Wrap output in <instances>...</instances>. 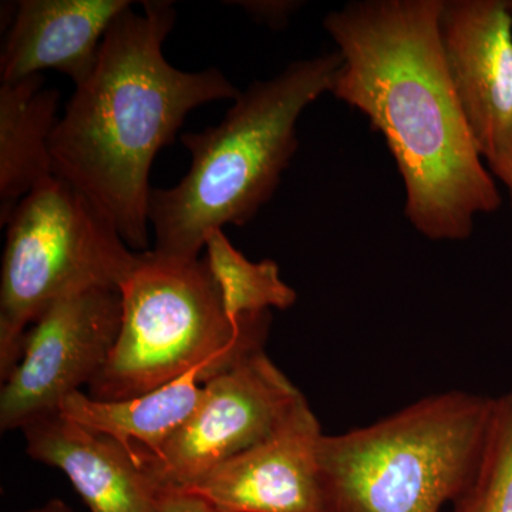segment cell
Instances as JSON below:
<instances>
[{
  "mask_svg": "<svg viewBox=\"0 0 512 512\" xmlns=\"http://www.w3.org/2000/svg\"><path fill=\"white\" fill-rule=\"evenodd\" d=\"M444 0H360L323 19L342 56L330 93L365 114L402 175L423 237L464 241L503 197L458 103L441 36Z\"/></svg>",
  "mask_w": 512,
  "mask_h": 512,
  "instance_id": "1",
  "label": "cell"
},
{
  "mask_svg": "<svg viewBox=\"0 0 512 512\" xmlns=\"http://www.w3.org/2000/svg\"><path fill=\"white\" fill-rule=\"evenodd\" d=\"M175 20L168 0L120 13L50 138L53 175L96 204L128 247L146 252L158 151L174 143L192 110L241 94L215 67L184 72L167 62L163 45Z\"/></svg>",
  "mask_w": 512,
  "mask_h": 512,
  "instance_id": "2",
  "label": "cell"
},
{
  "mask_svg": "<svg viewBox=\"0 0 512 512\" xmlns=\"http://www.w3.org/2000/svg\"><path fill=\"white\" fill-rule=\"evenodd\" d=\"M340 64L338 50L289 63L241 92L218 126L181 136L191 167L174 187L151 191L153 254L195 261L212 232L258 214L298 150L299 117L330 93Z\"/></svg>",
  "mask_w": 512,
  "mask_h": 512,
  "instance_id": "3",
  "label": "cell"
},
{
  "mask_svg": "<svg viewBox=\"0 0 512 512\" xmlns=\"http://www.w3.org/2000/svg\"><path fill=\"white\" fill-rule=\"evenodd\" d=\"M494 397L431 394L384 419L319 439L325 512H440L476 477Z\"/></svg>",
  "mask_w": 512,
  "mask_h": 512,
  "instance_id": "4",
  "label": "cell"
},
{
  "mask_svg": "<svg viewBox=\"0 0 512 512\" xmlns=\"http://www.w3.org/2000/svg\"><path fill=\"white\" fill-rule=\"evenodd\" d=\"M120 293L119 338L90 383L93 399H134L192 372L204 384L264 349L271 312L232 322L205 259L174 261L143 252Z\"/></svg>",
  "mask_w": 512,
  "mask_h": 512,
  "instance_id": "5",
  "label": "cell"
},
{
  "mask_svg": "<svg viewBox=\"0 0 512 512\" xmlns=\"http://www.w3.org/2000/svg\"><path fill=\"white\" fill-rule=\"evenodd\" d=\"M86 195L47 178L6 222L0 274V379L18 366L29 326L50 303L96 288L120 289L140 262Z\"/></svg>",
  "mask_w": 512,
  "mask_h": 512,
  "instance_id": "6",
  "label": "cell"
},
{
  "mask_svg": "<svg viewBox=\"0 0 512 512\" xmlns=\"http://www.w3.org/2000/svg\"><path fill=\"white\" fill-rule=\"evenodd\" d=\"M205 397L156 453L133 450L158 490L184 491L225 461L264 441L305 396L264 349L204 383Z\"/></svg>",
  "mask_w": 512,
  "mask_h": 512,
  "instance_id": "7",
  "label": "cell"
},
{
  "mask_svg": "<svg viewBox=\"0 0 512 512\" xmlns=\"http://www.w3.org/2000/svg\"><path fill=\"white\" fill-rule=\"evenodd\" d=\"M121 320L120 289H89L50 303L30 326L22 359L2 384L0 430H25L89 387L116 346Z\"/></svg>",
  "mask_w": 512,
  "mask_h": 512,
  "instance_id": "8",
  "label": "cell"
},
{
  "mask_svg": "<svg viewBox=\"0 0 512 512\" xmlns=\"http://www.w3.org/2000/svg\"><path fill=\"white\" fill-rule=\"evenodd\" d=\"M441 36L471 137L494 178L512 181V15L507 0H444Z\"/></svg>",
  "mask_w": 512,
  "mask_h": 512,
  "instance_id": "9",
  "label": "cell"
},
{
  "mask_svg": "<svg viewBox=\"0 0 512 512\" xmlns=\"http://www.w3.org/2000/svg\"><path fill=\"white\" fill-rule=\"evenodd\" d=\"M322 434L303 399L271 436L181 493L218 512H325L316 457Z\"/></svg>",
  "mask_w": 512,
  "mask_h": 512,
  "instance_id": "10",
  "label": "cell"
},
{
  "mask_svg": "<svg viewBox=\"0 0 512 512\" xmlns=\"http://www.w3.org/2000/svg\"><path fill=\"white\" fill-rule=\"evenodd\" d=\"M128 8V0H20L0 53L2 83L55 69L80 86L111 23Z\"/></svg>",
  "mask_w": 512,
  "mask_h": 512,
  "instance_id": "11",
  "label": "cell"
},
{
  "mask_svg": "<svg viewBox=\"0 0 512 512\" xmlns=\"http://www.w3.org/2000/svg\"><path fill=\"white\" fill-rule=\"evenodd\" d=\"M22 431L28 456L66 474L90 512H160L163 491L119 441L59 413Z\"/></svg>",
  "mask_w": 512,
  "mask_h": 512,
  "instance_id": "12",
  "label": "cell"
},
{
  "mask_svg": "<svg viewBox=\"0 0 512 512\" xmlns=\"http://www.w3.org/2000/svg\"><path fill=\"white\" fill-rule=\"evenodd\" d=\"M59 92L42 74L0 86V225L29 192L53 177L50 138Z\"/></svg>",
  "mask_w": 512,
  "mask_h": 512,
  "instance_id": "13",
  "label": "cell"
},
{
  "mask_svg": "<svg viewBox=\"0 0 512 512\" xmlns=\"http://www.w3.org/2000/svg\"><path fill=\"white\" fill-rule=\"evenodd\" d=\"M204 397L200 373L192 372L153 392L119 402H101L76 392L64 400L59 414L119 441L130 453H156L190 419Z\"/></svg>",
  "mask_w": 512,
  "mask_h": 512,
  "instance_id": "14",
  "label": "cell"
},
{
  "mask_svg": "<svg viewBox=\"0 0 512 512\" xmlns=\"http://www.w3.org/2000/svg\"><path fill=\"white\" fill-rule=\"evenodd\" d=\"M208 269L220 289L228 318L241 323L248 316L295 305L296 291L281 278L279 266L272 259L249 261L224 234L212 232L205 242Z\"/></svg>",
  "mask_w": 512,
  "mask_h": 512,
  "instance_id": "15",
  "label": "cell"
},
{
  "mask_svg": "<svg viewBox=\"0 0 512 512\" xmlns=\"http://www.w3.org/2000/svg\"><path fill=\"white\" fill-rule=\"evenodd\" d=\"M453 512H512V387L494 397L480 466Z\"/></svg>",
  "mask_w": 512,
  "mask_h": 512,
  "instance_id": "16",
  "label": "cell"
},
{
  "mask_svg": "<svg viewBox=\"0 0 512 512\" xmlns=\"http://www.w3.org/2000/svg\"><path fill=\"white\" fill-rule=\"evenodd\" d=\"M235 5H241L256 20H261V22L268 23L269 26L278 28V26L285 25L288 22L293 10L298 9L301 3L282 2V0L281 2H278V0L266 2L265 0V2H238Z\"/></svg>",
  "mask_w": 512,
  "mask_h": 512,
  "instance_id": "17",
  "label": "cell"
},
{
  "mask_svg": "<svg viewBox=\"0 0 512 512\" xmlns=\"http://www.w3.org/2000/svg\"><path fill=\"white\" fill-rule=\"evenodd\" d=\"M160 512H218L197 495L181 491H164Z\"/></svg>",
  "mask_w": 512,
  "mask_h": 512,
  "instance_id": "18",
  "label": "cell"
},
{
  "mask_svg": "<svg viewBox=\"0 0 512 512\" xmlns=\"http://www.w3.org/2000/svg\"><path fill=\"white\" fill-rule=\"evenodd\" d=\"M18 512H74L70 505L64 503L59 498H53V500L47 501L42 507L30 508V510L18 511Z\"/></svg>",
  "mask_w": 512,
  "mask_h": 512,
  "instance_id": "19",
  "label": "cell"
},
{
  "mask_svg": "<svg viewBox=\"0 0 512 512\" xmlns=\"http://www.w3.org/2000/svg\"><path fill=\"white\" fill-rule=\"evenodd\" d=\"M508 188V192H510L511 202H512V181L510 184L505 185Z\"/></svg>",
  "mask_w": 512,
  "mask_h": 512,
  "instance_id": "20",
  "label": "cell"
},
{
  "mask_svg": "<svg viewBox=\"0 0 512 512\" xmlns=\"http://www.w3.org/2000/svg\"><path fill=\"white\" fill-rule=\"evenodd\" d=\"M508 9H510L512 15V0H507Z\"/></svg>",
  "mask_w": 512,
  "mask_h": 512,
  "instance_id": "21",
  "label": "cell"
}]
</instances>
